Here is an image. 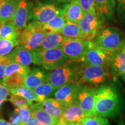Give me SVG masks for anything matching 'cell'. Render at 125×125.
<instances>
[{
  "label": "cell",
  "mask_w": 125,
  "mask_h": 125,
  "mask_svg": "<svg viewBox=\"0 0 125 125\" xmlns=\"http://www.w3.org/2000/svg\"><path fill=\"white\" fill-rule=\"evenodd\" d=\"M19 45H20L19 40L0 39V57L9 54L15 47Z\"/></svg>",
  "instance_id": "31"
},
{
  "label": "cell",
  "mask_w": 125,
  "mask_h": 125,
  "mask_svg": "<svg viewBox=\"0 0 125 125\" xmlns=\"http://www.w3.org/2000/svg\"><path fill=\"white\" fill-rule=\"evenodd\" d=\"M26 125H44L43 123H42L41 122L38 121L37 118H35V117L31 116L29 121H27V123Z\"/></svg>",
  "instance_id": "40"
},
{
  "label": "cell",
  "mask_w": 125,
  "mask_h": 125,
  "mask_svg": "<svg viewBox=\"0 0 125 125\" xmlns=\"http://www.w3.org/2000/svg\"><path fill=\"white\" fill-rule=\"evenodd\" d=\"M57 1H60V2H70L71 0H56Z\"/></svg>",
  "instance_id": "46"
},
{
  "label": "cell",
  "mask_w": 125,
  "mask_h": 125,
  "mask_svg": "<svg viewBox=\"0 0 125 125\" xmlns=\"http://www.w3.org/2000/svg\"><path fill=\"white\" fill-rule=\"evenodd\" d=\"M10 91L12 94L21 96L24 98L29 101L31 105H32V101H37V97L33 89H31L24 86H21L16 88L10 89Z\"/></svg>",
  "instance_id": "29"
},
{
  "label": "cell",
  "mask_w": 125,
  "mask_h": 125,
  "mask_svg": "<svg viewBox=\"0 0 125 125\" xmlns=\"http://www.w3.org/2000/svg\"><path fill=\"white\" fill-rule=\"evenodd\" d=\"M68 3L57 1L55 2L39 3L32 5L30 20L41 23H48L50 20L60 15H64Z\"/></svg>",
  "instance_id": "5"
},
{
  "label": "cell",
  "mask_w": 125,
  "mask_h": 125,
  "mask_svg": "<svg viewBox=\"0 0 125 125\" xmlns=\"http://www.w3.org/2000/svg\"><path fill=\"white\" fill-rule=\"evenodd\" d=\"M103 19L97 13H85L78 23L86 40L92 41L103 29Z\"/></svg>",
  "instance_id": "10"
},
{
  "label": "cell",
  "mask_w": 125,
  "mask_h": 125,
  "mask_svg": "<svg viewBox=\"0 0 125 125\" xmlns=\"http://www.w3.org/2000/svg\"><path fill=\"white\" fill-rule=\"evenodd\" d=\"M116 1V14L119 23L125 27V0Z\"/></svg>",
  "instance_id": "33"
},
{
  "label": "cell",
  "mask_w": 125,
  "mask_h": 125,
  "mask_svg": "<svg viewBox=\"0 0 125 125\" xmlns=\"http://www.w3.org/2000/svg\"><path fill=\"white\" fill-rule=\"evenodd\" d=\"M82 122L83 125H110L107 118L96 116L85 117Z\"/></svg>",
  "instance_id": "32"
},
{
  "label": "cell",
  "mask_w": 125,
  "mask_h": 125,
  "mask_svg": "<svg viewBox=\"0 0 125 125\" xmlns=\"http://www.w3.org/2000/svg\"><path fill=\"white\" fill-rule=\"evenodd\" d=\"M41 104L45 111L59 121L62 118L66 107L64 104L54 98H47Z\"/></svg>",
  "instance_id": "17"
},
{
  "label": "cell",
  "mask_w": 125,
  "mask_h": 125,
  "mask_svg": "<svg viewBox=\"0 0 125 125\" xmlns=\"http://www.w3.org/2000/svg\"><path fill=\"white\" fill-rule=\"evenodd\" d=\"M33 4L26 0H20L12 21L18 30L21 31L27 26Z\"/></svg>",
  "instance_id": "12"
},
{
  "label": "cell",
  "mask_w": 125,
  "mask_h": 125,
  "mask_svg": "<svg viewBox=\"0 0 125 125\" xmlns=\"http://www.w3.org/2000/svg\"><path fill=\"white\" fill-rule=\"evenodd\" d=\"M116 125H125V119L119 120L117 123Z\"/></svg>",
  "instance_id": "43"
},
{
  "label": "cell",
  "mask_w": 125,
  "mask_h": 125,
  "mask_svg": "<svg viewBox=\"0 0 125 125\" xmlns=\"http://www.w3.org/2000/svg\"><path fill=\"white\" fill-rule=\"evenodd\" d=\"M47 73L40 68H33L31 70L24 81V86L34 89L36 87L46 82Z\"/></svg>",
  "instance_id": "20"
},
{
  "label": "cell",
  "mask_w": 125,
  "mask_h": 125,
  "mask_svg": "<svg viewBox=\"0 0 125 125\" xmlns=\"http://www.w3.org/2000/svg\"><path fill=\"white\" fill-rule=\"evenodd\" d=\"M121 77L122 79V80L125 82V73H123V74L121 75Z\"/></svg>",
  "instance_id": "44"
},
{
  "label": "cell",
  "mask_w": 125,
  "mask_h": 125,
  "mask_svg": "<svg viewBox=\"0 0 125 125\" xmlns=\"http://www.w3.org/2000/svg\"><path fill=\"white\" fill-rule=\"evenodd\" d=\"M59 125H83V123L82 122H77V123H71V124H68V125H66V124H64V123H61L60 122V123H59Z\"/></svg>",
  "instance_id": "42"
},
{
  "label": "cell",
  "mask_w": 125,
  "mask_h": 125,
  "mask_svg": "<svg viewBox=\"0 0 125 125\" xmlns=\"http://www.w3.org/2000/svg\"><path fill=\"white\" fill-rule=\"evenodd\" d=\"M115 51H108L94 46L79 60L88 65H109Z\"/></svg>",
  "instance_id": "11"
},
{
  "label": "cell",
  "mask_w": 125,
  "mask_h": 125,
  "mask_svg": "<svg viewBox=\"0 0 125 125\" xmlns=\"http://www.w3.org/2000/svg\"><path fill=\"white\" fill-rule=\"evenodd\" d=\"M47 33L42 27V23L37 21L30 22L20 32V45L33 51L41 48L43 38Z\"/></svg>",
  "instance_id": "6"
},
{
  "label": "cell",
  "mask_w": 125,
  "mask_h": 125,
  "mask_svg": "<svg viewBox=\"0 0 125 125\" xmlns=\"http://www.w3.org/2000/svg\"><path fill=\"white\" fill-rule=\"evenodd\" d=\"M0 125H12L10 122H8L3 119H0Z\"/></svg>",
  "instance_id": "41"
},
{
  "label": "cell",
  "mask_w": 125,
  "mask_h": 125,
  "mask_svg": "<svg viewBox=\"0 0 125 125\" xmlns=\"http://www.w3.org/2000/svg\"><path fill=\"white\" fill-rule=\"evenodd\" d=\"M87 116L85 112L74 103L65 107L60 122L64 124H71L82 122L83 119Z\"/></svg>",
  "instance_id": "15"
},
{
  "label": "cell",
  "mask_w": 125,
  "mask_h": 125,
  "mask_svg": "<svg viewBox=\"0 0 125 125\" xmlns=\"http://www.w3.org/2000/svg\"><path fill=\"white\" fill-rule=\"evenodd\" d=\"M6 100H7V99H0V108H1V106L2 104V103Z\"/></svg>",
  "instance_id": "45"
},
{
  "label": "cell",
  "mask_w": 125,
  "mask_h": 125,
  "mask_svg": "<svg viewBox=\"0 0 125 125\" xmlns=\"http://www.w3.org/2000/svg\"><path fill=\"white\" fill-rule=\"evenodd\" d=\"M97 15L104 20L115 22L116 15L115 0H94Z\"/></svg>",
  "instance_id": "14"
},
{
  "label": "cell",
  "mask_w": 125,
  "mask_h": 125,
  "mask_svg": "<svg viewBox=\"0 0 125 125\" xmlns=\"http://www.w3.org/2000/svg\"><path fill=\"white\" fill-rule=\"evenodd\" d=\"M19 111L21 122L23 125H26L30 118L31 116V105H24L23 107L18 108Z\"/></svg>",
  "instance_id": "35"
},
{
  "label": "cell",
  "mask_w": 125,
  "mask_h": 125,
  "mask_svg": "<svg viewBox=\"0 0 125 125\" xmlns=\"http://www.w3.org/2000/svg\"><path fill=\"white\" fill-rule=\"evenodd\" d=\"M94 46L91 41L86 39L67 38L60 47L71 60H79Z\"/></svg>",
  "instance_id": "8"
},
{
  "label": "cell",
  "mask_w": 125,
  "mask_h": 125,
  "mask_svg": "<svg viewBox=\"0 0 125 125\" xmlns=\"http://www.w3.org/2000/svg\"><path fill=\"white\" fill-rule=\"evenodd\" d=\"M0 83H1V81H0Z\"/></svg>",
  "instance_id": "52"
},
{
  "label": "cell",
  "mask_w": 125,
  "mask_h": 125,
  "mask_svg": "<svg viewBox=\"0 0 125 125\" xmlns=\"http://www.w3.org/2000/svg\"><path fill=\"white\" fill-rule=\"evenodd\" d=\"M60 33L67 38L85 39V35L78 23L67 21Z\"/></svg>",
  "instance_id": "27"
},
{
  "label": "cell",
  "mask_w": 125,
  "mask_h": 125,
  "mask_svg": "<svg viewBox=\"0 0 125 125\" xmlns=\"http://www.w3.org/2000/svg\"><path fill=\"white\" fill-rule=\"evenodd\" d=\"M12 62L20 64L29 66L35 62L34 52L29 51L21 45H19L9 54Z\"/></svg>",
  "instance_id": "16"
},
{
  "label": "cell",
  "mask_w": 125,
  "mask_h": 125,
  "mask_svg": "<svg viewBox=\"0 0 125 125\" xmlns=\"http://www.w3.org/2000/svg\"><path fill=\"white\" fill-rule=\"evenodd\" d=\"M22 125V124H21V125Z\"/></svg>",
  "instance_id": "50"
},
{
  "label": "cell",
  "mask_w": 125,
  "mask_h": 125,
  "mask_svg": "<svg viewBox=\"0 0 125 125\" xmlns=\"http://www.w3.org/2000/svg\"><path fill=\"white\" fill-rule=\"evenodd\" d=\"M82 62L80 60H70L56 70L47 73L46 82L56 89L68 83L80 84Z\"/></svg>",
  "instance_id": "2"
},
{
  "label": "cell",
  "mask_w": 125,
  "mask_h": 125,
  "mask_svg": "<svg viewBox=\"0 0 125 125\" xmlns=\"http://www.w3.org/2000/svg\"><path fill=\"white\" fill-rule=\"evenodd\" d=\"M67 22L64 15L57 16L48 23L42 24V27L46 33H60Z\"/></svg>",
  "instance_id": "25"
},
{
  "label": "cell",
  "mask_w": 125,
  "mask_h": 125,
  "mask_svg": "<svg viewBox=\"0 0 125 125\" xmlns=\"http://www.w3.org/2000/svg\"><path fill=\"white\" fill-rule=\"evenodd\" d=\"M85 12L77 0H71L67 5L64 16L68 22L78 23L85 15Z\"/></svg>",
  "instance_id": "21"
},
{
  "label": "cell",
  "mask_w": 125,
  "mask_h": 125,
  "mask_svg": "<svg viewBox=\"0 0 125 125\" xmlns=\"http://www.w3.org/2000/svg\"><path fill=\"white\" fill-rule=\"evenodd\" d=\"M67 38L60 33H47L43 38L40 48L49 49L60 46L62 42Z\"/></svg>",
  "instance_id": "24"
},
{
  "label": "cell",
  "mask_w": 125,
  "mask_h": 125,
  "mask_svg": "<svg viewBox=\"0 0 125 125\" xmlns=\"http://www.w3.org/2000/svg\"><path fill=\"white\" fill-rule=\"evenodd\" d=\"M10 89L0 83V99H7L8 96L10 95Z\"/></svg>",
  "instance_id": "39"
},
{
  "label": "cell",
  "mask_w": 125,
  "mask_h": 125,
  "mask_svg": "<svg viewBox=\"0 0 125 125\" xmlns=\"http://www.w3.org/2000/svg\"><path fill=\"white\" fill-rule=\"evenodd\" d=\"M26 1H29V0H26Z\"/></svg>",
  "instance_id": "51"
},
{
  "label": "cell",
  "mask_w": 125,
  "mask_h": 125,
  "mask_svg": "<svg viewBox=\"0 0 125 125\" xmlns=\"http://www.w3.org/2000/svg\"><path fill=\"white\" fill-rule=\"evenodd\" d=\"M97 89L92 85L81 83L75 103L82 108L87 116H94Z\"/></svg>",
  "instance_id": "9"
},
{
  "label": "cell",
  "mask_w": 125,
  "mask_h": 125,
  "mask_svg": "<svg viewBox=\"0 0 125 125\" xmlns=\"http://www.w3.org/2000/svg\"><path fill=\"white\" fill-rule=\"evenodd\" d=\"M11 62H12V60L9 54L0 57V81L1 82L5 76L6 67Z\"/></svg>",
  "instance_id": "36"
},
{
  "label": "cell",
  "mask_w": 125,
  "mask_h": 125,
  "mask_svg": "<svg viewBox=\"0 0 125 125\" xmlns=\"http://www.w3.org/2000/svg\"><path fill=\"white\" fill-rule=\"evenodd\" d=\"M79 84L68 83L58 89L54 94V98L68 106L75 103Z\"/></svg>",
  "instance_id": "13"
},
{
  "label": "cell",
  "mask_w": 125,
  "mask_h": 125,
  "mask_svg": "<svg viewBox=\"0 0 125 125\" xmlns=\"http://www.w3.org/2000/svg\"><path fill=\"white\" fill-rule=\"evenodd\" d=\"M122 100L114 86L103 85L96 90L94 116L113 118L120 114Z\"/></svg>",
  "instance_id": "1"
},
{
  "label": "cell",
  "mask_w": 125,
  "mask_h": 125,
  "mask_svg": "<svg viewBox=\"0 0 125 125\" xmlns=\"http://www.w3.org/2000/svg\"><path fill=\"white\" fill-rule=\"evenodd\" d=\"M9 121L12 125H20L22 124L21 117H20L19 111V109L18 108H16L14 110L13 113L12 114L11 116L9 118Z\"/></svg>",
  "instance_id": "38"
},
{
  "label": "cell",
  "mask_w": 125,
  "mask_h": 125,
  "mask_svg": "<svg viewBox=\"0 0 125 125\" xmlns=\"http://www.w3.org/2000/svg\"><path fill=\"white\" fill-rule=\"evenodd\" d=\"M122 51L125 52V43L124 46H123V49H122Z\"/></svg>",
  "instance_id": "48"
},
{
  "label": "cell",
  "mask_w": 125,
  "mask_h": 125,
  "mask_svg": "<svg viewBox=\"0 0 125 125\" xmlns=\"http://www.w3.org/2000/svg\"><path fill=\"white\" fill-rule=\"evenodd\" d=\"M34 52V64L41 65L47 71H53L71 60L60 46L49 49L39 48Z\"/></svg>",
  "instance_id": "4"
},
{
  "label": "cell",
  "mask_w": 125,
  "mask_h": 125,
  "mask_svg": "<svg viewBox=\"0 0 125 125\" xmlns=\"http://www.w3.org/2000/svg\"><path fill=\"white\" fill-rule=\"evenodd\" d=\"M85 13H97L94 0H77Z\"/></svg>",
  "instance_id": "34"
},
{
  "label": "cell",
  "mask_w": 125,
  "mask_h": 125,
  "mask_svg": "<svg viewBox=\"0 0 125 125\" xmlns=\"http://www.w3.org/2000/svg\"><path fill=\"white\" fill-rule=\"evenodd\" d=\"M2 2H3V0H0V6H1V5L2 4Z\"/></svg>",
  "instance_id": "49"
},
{
  "label": "cell",
  "mask_w": 125,
  "mask_h": 125,
  "mask_svg": "<svg viewBox=\"0 0 125 125\" xmlns=\"http://www.w3.org/2000/svg\"><path fill=\"white\" fill-rule=\"evenodd\" d=\"M31 116L35 117L44 125H59L60 121L56 119L43 109L41 103L31 105Z\"/></svg>",
  "instance_id": "19"
},
{
  "label": "cell",
  "mask_w": 125,
  "mask_h": 125,
  "mask_svg": "<svg viewBox=\"0 0 125 125\" xmlns=\"http://www.w3.org/2000/svg\"><path fill=\"white\" fill-rule=\"evenodd\" d=\"M30 71V68L29 66H25L16 62H12L6 67L5 77H8L14 73H20L27 76Z\"/></svg>",
  "instance_id": "30"
},
{
  "label": "cell",
  "mask_w": 125,
  "mask_h": 125,
  "mask_svg": "<svg viewBox=\"0 0 125 125\" xmlns=\"http://www.w3.org/2000/svg\"><path fill=\"white\" fill-rule=\"evenodd\" d=\"M3 23H3L2 21H1V20H0V31H1V27H2Z\"/></svg>",
  "instance_id": "47"
},
{
  "label": "cell",
  "mask_w": 125,
  "mask_h": 125,
  "mask_svg": "<svg viewBox=\"0 0 125 125\" xmlns=\"http://www.w3.org/2000/svg\"><path fill=\"white\" fill-rule=\"evenodd\" d=\"M21 31L18 30L12 20L3 23L0 31V39L19 40Z\"/></svg>",
  "instance_id": "23"
},
{
  "label": "cell",
  "mask_w": 125,
  "mask_h": 125,
  "mask_svg": "<svg viewBox=\"0 0 125 125\" xmlns=\"http://www.w3.org/2000/svg\"><path fill=\"white\" fill-rule=\"evenodd\" d=\"M8 100L10 101L16 108H20L24 105H31V104H30L27 100L21 96L12 94L10 97V98L8 99Z\"/></svg>",
  "instance_id": "37"
},
{
  "label": "cell",
  "mask_w": 125,
  "mask_h": 125,
  "mask_svg": "<svg viewBox=\"0 0 125 125\" xmlns=\"http://www.w3.org/2000/svg\"><path fill=\"white\" fill-rule=\"evenodd\" d=\"M92 42L95 46L106 51H120L125 45V34L115 27H103Z\"/></svg>",
  "instance_id": "3"
},
{
  "label": "cell",
  "mask_w": 125,
  "mask_h": 125,
  "mask_svg": "<svg viewBox=\"0 0 125 125\" xmlns=\"http://www.w3.org/2000/svg\"><path fill=\"white\" fill-rule=\"evenodd\" d=\"M33 90L37 97V102L42 103L47 98L54 96L57 89L53 86L49 82H46Z\"/></svg>",
  "instance_id": "26"
},
{
  "label": "cell",
  "mask_w": 125,
  "mask_h": 125,
  "mask_svg": "<svg viewBox=\"0 0 125 125\" xmlns=\"http://www.w3.org/2000/svg\"><path fill=\"white\" fill-rule=\"evenodd\" d=\"M20 0H3L0 6V20L3 23L13 19Z\"/></svg>",
  "instance_id": "22"
},
{
  "label": "cell",
  "mask_w": 125,
  "mask_h": 125,
  "mask_svg": "<svg viewBox=\"0 0 125 125\" xmlns=\"http://www.w3.org/2000/svg\"><path fill=\"white\" fill-rule=\"evenodd\" d=\"M110 74L114 77L121 76L125 72V52L122 51H115L109 64Z\"/></svg>",
  "instance_id": "18"
},
{
  "label": "cell",
  "mask_w": 125,
  "mask_h": 125,
  "mask_svg": "<svg viewBox=\"0 0 125 125\" xmlns=\"http://www.w3.org/2000/svg\"><path fill=\"white\" fill-rule=\"evenodd\" d=\"M26 78V76L20 73H14L8 77H5L1 83L9 89L16 88L24 86Z\"/></svg>",
  "instance_id": "28"
},
{
  "label": "cell",
  "mask_w": 125,
  "mask_h": 125,
  "mask_svg": "<svg viewBox=\"0 0 125 125\" xmlns=\"http://www.w3.org/2000/svg\"><path fill=\"white\" fill-rule=\"evenodd\" d=\"M109 65H88L82 62L80 84L96 86L102 83L109 76Z\"/></svg>",
  "instance_id": "7"
}]
</instances>
